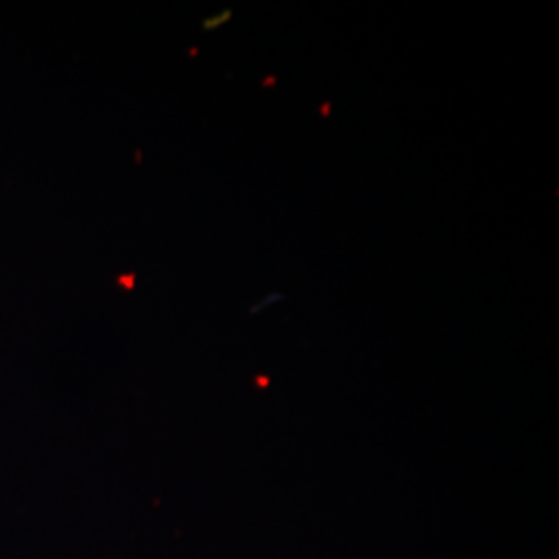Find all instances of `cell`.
<instances>
[{"mask_svg":"<svg viewBox=\"0 0 559 559\" xmlns=\"http://www.w3.org/2000/svg\"><path fill=\"white\" fill-rule=\"evenodd\" d=\"M230 20H233V11H230V9H226V11H222V13H216V15L207 17V20H203L201 27H203L205 32L221 29L222 25H224V23H228Z\"/></svg>","mask_w":559,"mask_h":559,"instance_id":"1","label":"cell"},{"mask_svg":"<svg viewBox=\"0 0 559 559\" xmlns=\"http://www.w3.org/2000/svg\"><path fill=\"white\" fill-rule=\"evenodd\" d=\"M282 299V295H272V297H270V295H267V297H265V299L261 300V302H258V305H255V307H253V309H251V313H260L261 309H265V307H267V305H272V302H274V300H280Z\"/></svg>","mask_w":559,"mask_h":559,"instance_id":"2","label":"cell"}]
</instances>
